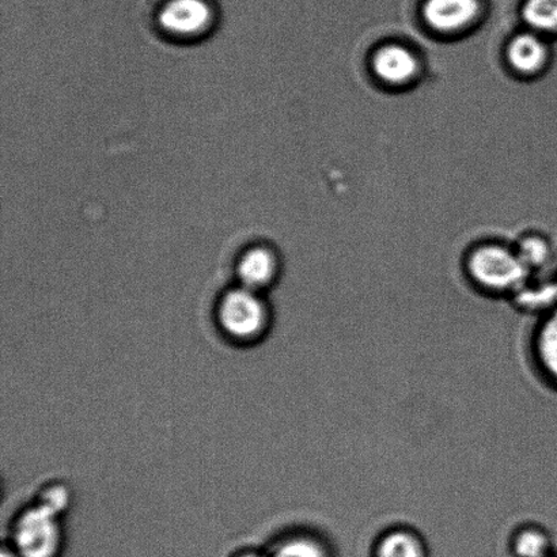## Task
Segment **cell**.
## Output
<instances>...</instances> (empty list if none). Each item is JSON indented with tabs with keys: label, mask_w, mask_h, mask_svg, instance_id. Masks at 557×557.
<instances>
[{
	"label": "cell",
	"mask_w": 557,
	"mask_h": 557,
	"mask_svg": "<svg viewBox=\"0 0 557 557\" xmlns=\"http://www.w3.org/2000/svg\"><path fill=\"white\" fill-rule=\"evenodd\" d=\"M463 272L478 293L507 300L533 276L516 249L502 244H483L469 250Z\"/></svg>",
	"instance_id": "6da1fadb"
},
{
	"label": "cell",
	"mask_w": 557,
	"mask_h": 557,
	"mask_svg": "<svg viewBox=\"0 0 557 557\" xmlns=\"http://www.w3.org/2000/svg\"><path fill=\"white\" fill-rule=\"evenodd\" d=\"M62 547L59 515L47 506L33 507L15 523L13 548L21 557H59Z\"/></svg>",
	"instance_id": "7a4b0ae2"
},
{
	"label": "cell",
	"mask_w": 557,
	"mask_h": 557,
	"mask_svg": "<svg viewBox=\"0 0 557 557\" xmlns=\"http://www.w3.org/2000/svg\"><path fill=\"white\" fill-rule=\"evenodd\" d=\"M223 331L237 341H253L269 326L270 311L258 295L247 287L232 289L220 306Z\"/></svg>",
	"instance_id": "3957f363"
},
{
	"label": "cell",
	"mask_w": 557,
	"mask_h": 557,
	"mask_svg": "<svg viewBox=\"0 0 557 557\" xmlns=\"http://www.w3.org/2000/svg\"><path fill=\"white\" fill-rule=\"evenodd\" d=\"M371 73L382 85L403 89L413 85L422 73V62L411 48L400 42H385L370 59Z\"/></svg>",
	"instance_id": "277c9868"
},
{
	"label": "cell",
	"mask_w": 557,
	"mask_h": 557,
	"mask_svg": "<svg viewBox=\"0 0 557 557\" xmlns=\"http://www.w3.org/2000/svg\"><path fill=\"white\" fill-rule=\"evenodd\" d=\"M483 10V0H424L422 16L436 35L457 36L476 25Z\"/></svg>",
	"instance_id": "5b68a950"
},
{
	"label": "cell",
	"mask_w": 557,
	"mask_h": 557,
	"mask_svg": "<svg viewBox=\"0 0 557 557\" xmlns=\"http://www.w3.org/2000/svg\"><path fill=\"white\" fill-rule=\"evenodd\" d=\"M506 62L512 73L522 78H537L547 73L554 62L549 38L527 30L512 36L506 46Z\"/></svg>",
	"instance_id": "8992f818"
},
{
	"label": "cell",
	"mask_w": 557,
	"mask_h": 557,
	"mask_svg": "<svg viewBox=\"0 0 557 557\" xmlns=\"http://www.w3.org/2000/svg\"><path fill=\"white\" fill-rule=\"evenodd\" d=\"M528 352L540 381L557 392V308L536 320L529 336Z\"/></svg>",
	"instance_id": "52a82bcc"
},
{
	"label": "cell",
	"mask_w": 557,
	"mask_h": 557,
	"mask_svg": "<svg viewBox=\"0 0 557 557\" xmlns=\"http://www.w3.org/2000/svg\"><path fill=\"white\" fill-rule=\"evenodd\" d=\"M214 20L207 0H169L160 13L162 29L177 37L203 35Z\"/></svg>",
	"instance_id": "ba28073f"
},
{
	"label": "cell",
	"mask_w": 557,
	"mask_h": 557,
	"mask_svg": "<svg viewBox=\"0 0 557 557\" xmlns=\"http://www.w3.org/2000/svg\"><path fill=\"white\" fill-rule=\"evenodd\" d=\"M371 557H430L428 540L417 528L392 525L374 539Z\"/></svg>",
	"instance_id": "9c48e42d"
},
{
	"label": "cell",
	"mask_w": 557,
	"mask_h": 557,
	"mask_svg": "<svg viewBox=\"0 0 557 557\" xmlns=\"http://www.w3.org/2000/svg\"><path fill=\"white\" fill-rule=\"evenodd\" d=\"M512 308L523 315L540 319L557 308V277L533 275L509 299Z\"/></svg>",
	"instance_id": "30bf717a"
},
{
	"label": "cell",
	"mask_w": 557,
	"mask_h": 557,
	"mask_svg": "<svg viewBox=\"0 0 557 557\" xmlns=\"http://www.w3.org/2000/svg\"><path fill=\"white\" fill-rule=\"evenodd\" d=\"M278 261L269 248H253L243 256L238 264V277L243 287L259 292L275 281Z\"/></svg>",
	"instance_id": "8fae6325"
},
{
	"label": "cell",
	"mask_w": 557,
	"mask_h": 557,
	"mask_svg": "<svg viewBox=\"0 0 557 557\" xmlns=\"http://www.w3.org/2000/svg\"><path fill=\"white\" fill-rule=\"evenodd\" d=\"M512 557H548L555 554L553 534L539 522H522L509 537Z\"/></svg>",
	"instance_id": "7c38bea8"
},
{
	"label": "cell",
	"mask_w": 557,
	"mask_h": 557,
	"mask_svg": "<svg viewBox=\"0 0 557 557\" xmlns=\"http://www.w3.org/2000/svg\"><path fill=\"white\" fill-rule=\"evenodd\" d=\"M269 557H336V549L324 534L300 532L283 540Z\"/></svg>",
	"instance_id": "4fadbf2b"
},
{
	"label": "cell",
	"mask_w": 557,
	"mask_h": 557,
	"mask_svg": "<svg viewBox=\"0 0 557 557\" xmlns=\"http://www.w3.org/2000/svg\"><path fill=\"white\" fill-rule=\"evenodd\" d=\"M515 249L532 275H542L555 258L553 243L542 234H529L522 237Z\"/></svg>",
	"instance_id": "5bb4252c"
},
{
	"label": "cell",
	"mask_w": 557,
	"mask_h": 557,
	"mask_svg": "<svg viewBox=\"0 0 557 557\" xmlns=\"http://www.w3.org/2000/svg\"><path fill=\"white\" fill-rule=\"evenodd\" d=\"M521 16L529 30L557 38V0H525Z\"/></svg>",
	"instance_id": "9a60e30c"
},
{
	"label": "cell",
	"mask_w": 557,
	"mask_h": 557,
	"mask_svg": "<svg viewBox=\"0 0 557 557\" xmlns=\"http://www.w3.org/2000/svg\"><path fill=\"white\" fill-rule=\"evenodd\" d=\"M69 502L67 491L62 487H53L47 490V493L44 495L41 500V505L47 506L48 509L58 512L60 516V512L64 511L65 507H67Z\"/></svg>",
	"instance_id": "2e32d148"
},
{
	"label": "cell",
	"mask_w": 557,
	"mask_h": 557,
	"mask_svg": "<svg viewBox=\"0 0 557 557\" xmlns=\"http://www.w3.org/2000/svg\"><path fill=\"white\" fill-rule=\"evenodd\" d=\"M0 557H21V556L15 553L14 548L4 547L2 550V556H0Z\"/></svg>",
	"instance_id": "e0dca14e"
},
{
	"label": "cell",
	"mask_w": 557,
	"mask_h": 557,
	"mask_svg": "<svg viewBox=\"0 0 557 557\" xmlns=\"http://www.w3.org/2000/svg\"><path fill=\"white\" fill-rule=\"evenodd\" d=\"M242 557H269V555H259V554H247Z\"/></svg>",
	"instance_id": "ac0fdd59"
},
{
	"label": "cell",
	"mask_w": 557,
	"mask_h": 557,
	"mask_svg": "<svg viewBox=\"0 0 557 557\" xmlns=\"http://www.w3.org/2000/svg\"><path fill=\"white\" fill-rule=\"evenodd\" d=\"M548 557H557V555H556V554H554V555H550V556H548Z\"/></svg>",
	"instance_id": "d6986e66"
},
{
	"label": "cell",
	"mask_w": 557,
	"mask_h": 557,
	"mask_svg": "<svg viewBox=\"0 0 557 557\" xmlns=\"http://www.w3.org/2000/svg\"><path fill=\"white\" fill-rule=\"evenodd\" d=\"M556 277H557V275H556Z\"/></svg>",
	"instance_id": "ffe728a7"
}]
</instances>
